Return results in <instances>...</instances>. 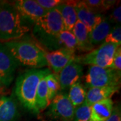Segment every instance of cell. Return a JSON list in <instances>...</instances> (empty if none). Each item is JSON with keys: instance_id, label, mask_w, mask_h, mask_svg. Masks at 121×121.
<instances>
[{"instance_id": "cell-1", "label": "cell", "mask_w": 121, "mask_h": 121, "mask_svg": "<svg viewBox=\"0 0 121 121\" xmlns=\"http://www.w3.org/2000/svg\"><path fill=\"white\" fill-rule=\"evenodd\" d=\"M51 73L47 68L27 70L17 78L15 93L22 106L30 112L39 114L40 111L36 106V90L41 78Z\"/></svg>"}, {"instance_id": "cell-2", "label": "cell", "mask_w": 121, "mask_h": 121, "mask_svg": "<svg viewBox=\"0 0 121 121\" xmlns=\"http://www.w3.org/2000/svg\"><path fill=\"white\" fill-rule=\"evenodd\" d=\"M30 30L24 19L12 5L0 2V40L5 42L17 40Z\"/></svg>"}, {"instance_id": "cell-3", "label": "cell", "mask_w": 121, "mask_h": 121, "mask_svg": "<svg viewBox=\"0 0 121 121\" xmlns=\"http://www.w3.org/2000/svg\"><path fill=\"white\" fill-rule=\"evenodd\" d=\"M18 65L33 69L48 66L45 52L42 48L30 41L12 40L4 43Z\"/></svg>"}, {"instance_id": "cell-4", "label": "cell", "mask_w": 121, "mask_h": 121, "mask_svg": "<svg viewBox=\"0 0 121 121\" xmlns=\"http://www.w3.org/2000/svg\"><path fill=\"white\" fill-rule=\"evenodd\" d=\"M118 47V46L112 44L102 43L90 52L75 56L74 60L81 65L111 68L114 55Z\"/></svg>"}, {"instance_id": "cell-5", "label": "cell", "mask_w": 121, "mask_h": 121, "mask_svg": "<svg viewBox=\"0 0 121 121\" xmlns=\"http://www.w3.org/2000/svg\"><path fill=\"white\" fill-rule=\"evenodd\" d=\"M121 71L111 68L90 66L85 77L88 88L104 86H121Z\"/></svg>"}, {"instance_id": "cell-6", "label": "cell", "mask_w": 121, "mask_h": 121, "mask_svg": "<svg viewBox=\"0 0 121 121\" xmlns=\"http://www.w3.org/2000/svg\"><path fill=\"white\" fill-rule=\"evenodd\" d=\"M35 32L41 39L55 36L63 31L64 26L59 12L56 8L47 11L35 22Z\"/></svg>"}, {"instance_id": "cell-7", "label": "cell", "mask_w": 121, "mask_h": 121, "mask_svg": "<svg viewBox=\"0 0 121 121\" xmlns=\"http://www.w3.org/2000/svg\"><path fill=\"white\" fill-rule=\"evenodd\" d=\"M48 110L51 117L60 121H73L75 108L67 93L61 92L53 98Z\"/></svg>"}, {"instance_id": "cell-8", "label": "cell", "mask_w": 121, "mask_h": 121, "mask_svg": "<svg viewBox=\"0 0 121 121\" xmlns=\"http://www.w3.org/2000/svg\"><path fill=\"white\" fill-rule=\"evenodd\" d=\"M18 63L4 43H0V82L9 86L13 82Z\"/></svg>"}, {"instance_id": "cell-9", "label": "cell", "mask_w": 121, "mask_h": 121, "mask_svg": "<svg viewBox=\"0 0 121 121\" xmlns=\"http://www.w3.org/2000/svg\"><path fill=\"white\" fill-rule=\"evenodd\" d=\"M45 52V57L49 66L55 73H59L65 67L75 59V51L61 48L51 52Z\"/></svg>"}, {"instance_id": "cell-10", "label": "cell", "mask_w": 121, "mask_h": 121, "mask_svg": "<svg viewBox=\"0 0 121 121\" xmlns=\"http://www.w3.org/2000/svg\"><path fill=\"white\" fill-rule=\"evenodd\" d=\"M14 8L24 20L35 22L47 12L36 0H17L12 3Z\"/></svg>"}, {"instance_id": "cell-11", "label": "cell", "mask_w": 121, "mask_h": 121, "mask_svg": "<svg viewBox=\"0 0 121 121\" xmlns=\"http://www.w3.org/2000/svg\"><path fill=\"white\" fill-rule=\"evenodd\" d=\"M83 74L82 65L74 60L71 61L59 73L58 79L60 84V90H67L71 86L78 82L79 79L83 76Z\"/></svg>"}, {"instance_id": "cell-12", "label": "cell", "mask_w": 121, "mask_h": 121, "mask_svg": "<svg viewBox=\"0 0 121 121\" xmlns=\"http://www.w3.org/2000/svg\"><path fill=\"white\" fill-rule=\"evenodd\" d=\"M73 5L77 13L78 21L84 24L89 32L105 17L103 14H97L91 11L83 1H73Z\"/></svg>"}, {"instance_id": "cell-13", "label": "cell", "mask_w": 121, "mask_h": 121, "mask_svg": "<svg viewBox=\"0 0 121 121\" xmlns=\"http://www.w3.org/2000/svg\"><path fill=\"white\" fill-rule=\"evenodd\" d=\"M56 9L60 14L64 30L71 32L78 20L77 13L74 8L73 1H64L56 6Z\"/></svg>"}, {"instance_id": "cell-14", "label": "cell", "mask_w": 121, "mask_h": 121, "mask_svg": "<svg viewBox=\"0 0 121 121\" xmlns=\"http://www.w3.org/2000/svg\"><path fill=\"white\" fill-rule=\"evenodd\" d=\"M120 86H104L91 87L87 91L86 102L90 106L104 99L111 98L118 91Z\"/></svg>"}, {"instance_id": "cell-15", "label": "cell", "mask_w": 121, "mask_h": 121, "mask_svg": "<svg viewBox=\"0 0 121 121\" xmlns=\"http://www.w3.org/2000/svg\"><path fill=\"white\" fill-rule=\"evenodd\" d=\"M71 32L77 41V50L89 52L94 49L89 40V30L82 22L78 20Z\"/></svg>"}, {"instance_id": "cell-16", "label": "cell", "mask_w": 121, "mask_h": 121, "mask_svg": "<svg viewBox=\"0 0 121 121\" xmlns=\"http://www.w3.org/2000/svg\"><path fill=\"white\" fill-rule=\"evenodd\" d=\"M114 103L111 98L91 105L90 121H106L112 112Z\"/></svg>"}, {"instance_id": "cell-17", "label": "cell", "mask_w": 121, "mask_h": 121, "mask_svg": "<svg viewBox=\"0 0 121 121\" xmlns=\"http://www.w3.org/2000/svg\"><path fill=\"white\" fill-rule=\"evenodd\" d=\"M18 117L17 104L12 96L0 98V121H14Z\"/></svg>"}, {"instance_id": "cell-18", "label": "cell", "mask_w": 121, "mask_h": 121, "mask_svg": "<svg viewBox=\"0 0 121 121\" xmlns=\"http://www.w3.org/2000/svg\"><path fill=\"white\" fill-rule=\"evenodd\" d=\"M111 23L105 17L102 22L93 28L89 32V40L90 43L95 47L99 44H102L104 39L112 29Z\"/></svg>"}, {"instance_id": "cell-19", "label": "cell", "mask_w": 121, "mask_h": 121, "mask_svg": "<svg viewBox=\"0 0 121 121\" xmlns=\"http://www.w3.org/2000/svg\"><path fill=\"white\" fill-rule=\"evenodd\" d=\"M87 91L83 85L79 82L69 87L68 98L74 108L83 104L86 101Z\"/></svg>"}, {"instance_id": "cell-20", "label": "cell", "mask_w": 121, "mask_h": 121, "mask_svg": "<svg viewBox=\"0 0 121 121\" xmlns=\"http://www.w3.org/2000/svg\"><path fill=\"white\" fill-rule=\"evenodd\" d=\"M46 76L41 78L36 90V106L40 112L45 110L49 106V102L48 99L47 87V83L45 79Z\"/></svg>"}, {"instance_id": "cell-21", "label": "cell", "mask_w": 121, "mask_h": 121, "mask_svg": "<svg viewBox=\"0 0 121 121\" xmlns=\"http://www.w3.org/2000/svg\"><path fill=\"white\" fill-rule=\"evenodd\" d=\"M87 7L97 14H102L108 11L114 3L115 1L109 0H85L83 1Z\"/></svg>"}, {"instance_id": "cell-22", "label": "cell", "mask_w": 121, "mask_h": 121, "mask_svg": "<svg viewBox=\"0 0 121 121\" xmlns=\"http://www.w3.org/2000/svg\"><path fill=\"white\" fill-rule=\"evenodd\" d=\"M56 37L61 48H65L73 51L77 50V41L72 32L63 30L56 35Z\"/></svg>"}, {"instance_id": "cell-23", "label": "cell", "mask_w": 121, "mask_h": 121, "mask_svg": "<svg viewBox=\"0 0 121 121\" xmlns=\"http://www.w3.org/2000/svg\"><path fill=\"white\" fill-rule=\"evenodd\" d=\"M45 79L47 87L48 99L50 104L53 98L58 94L59 91L60 90V84L58 76L56 74H48L45 77Z\"/></svg>"}, {"instance_id": "cell-24", "label": "cell", "mask_w": 121, "mask_h": 121, "mask_svg": "<svg viewBox=\"0 0 121 121\" xmlns=\"http://www.w3.org/2000/svg\"><path fill=\"white\" fill-rule=\"evenodd\" d=\"M91 106L85 101L83 104L74 109L73 121H90Z\"/></svg>"}, {"instance_id": "cell-25", "label": "cell", "mask_w": 121, "mask_h": 121, "mask_svg": "<svg viewBox=\"0 0 121 121\" xmlns=\"http://www.w3.org/2000/svg\"><path fill=\"white\" fill-rule=\"evenodd\" d=\"M103 43H108L121 46V24L115 25L104 39Z\"/></svg>"}, {"instance_id": "cell-26", "label": "cell", "mask_w": 121, "mask_h": 121, "mask_svg": "<svg viewBox=\"0 0 121 121\" xmlns=\"http://www.w3.org/2000/svg\"><path fill=\"white\" fill-rule=\"evenodd\" d=\"M42 8L47 11L56 8V6L62 4L64 1L62 0H36Z\"/></svg>"}, {"instance_id": "cell-27", "label": "cell", "mask_w": 121, "mask_h": 121, "mask_svg": "<svg viewBox=\"0 0 121 121\" xmlns=\"http://www.w3.org/2000/svg\"><path fill=\"white\" fill-rule=\"evenodd\" d=\"M108 20L111 24H116V25L121 24V5H118L112 11Z\"/></svg>"}, {"instance_id": "cell-28", "label": "cell", "mask_w": 121, "mask_h": 121, "mask_svg": "<svg viewBox=\"0 0 121 121\" xmlns=\"http://www.w3.org/2000/svg\"><path fill=\"white\" fill-rule=\"evenodd\" d=\"M111 69L121 71V46L117 48V51L114 55Z\"/></svg>"}, {"instance_id": "cell-29", "label": "cell", "mask_w": 121, "mask_h": 121, "mask_svg": "<svg viewBox=\"0 0 121 121\" xmlns=\"http://www.w3.org/2000/svg\"><path fill=\"white\" fill-rule=\"evenodd\" d=\"M106 121H121V112L120 106H117L113 108L111 115Z\"/></svg>"}, {"instance_id": "cell-30", "label": "cell", "mask_w": 121, "mask_h": 121, "mask_svg": "<svg viewBox=\"0 0 121 121\" xmlns=\"http://www.w3.org/2000/svg\"><path fill=\"white\" fill-rule=\"evenodd\" d=\"M2 86H3V85L1 84V82H0V88H1Z\"/></svg>"}]
</instances>
